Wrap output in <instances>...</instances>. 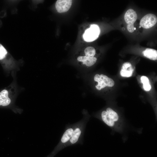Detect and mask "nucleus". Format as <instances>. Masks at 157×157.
Listing matches in <instances>:
<instances>
[{"label":"nucleus","mask_w":157,"mask_h":157,"mask_svg":"<svg viewBox=\"0 0 157 157\" xmlns=\"http://www.w3.org/2000/svg\"><path fill=\"white\" fill-rule=\"evenodd\" d=\"M74 130L72 128H68L64 133L61 139L62 143H65L69 140L72 137Z\"/></svg>","instance_id":"11"},{"label":"nucleus","mask_w":157,"mask_h":157,"mask_svg":"<svg viewBox=\"0 0 157 157\" xmlns=\"http://www.w3.org/2000/svg\"><path fill=\"white\" fill-rule=\"evenodd\" d=\"M94 80L98 83L95 85V87L99 90L107 86L112 87L115 84L114 81L112 78L103 74L100 75L98 74H96L94 77Z\"/></svg>","instance_id":"3"},{"label":"nucleus","mask_w":157,"mask_h":157,"mask_svg":"<svg viewBox=\"0 0 157 157\" xmlns=\"http://www.w3.org/2000/svg\"><path fill=\"white\" fill-rule=\"evenodd\" d=\"M7 53V51L4 47L0 44V60L3 59Z\"/></svg>","instance_id":"14"},{"label":"nucleus","mask_w":157,"mask_h":157,"mask_svg":"<svg viewBox=\"0 0 157 157\" xmlns=\"http://www.w3.org/2000/svg\"><path fill=\"white\" fill-rule=\"evenodd\" d=\"M100 33V29L96 24L90 25V27L85 31L83 36L84 40L87 42H90L96 40Z\"/></svg>","instance_id":"4"},{"label":"nucleus","mask_w":157,"mask_h":157,"mask_svg":"<svg viewBox=\"0 0 157 157\" xmlns=\"http://www.w3.org/2000/svg\"><path fill=\"white\" fill-rule=\"evenodd\" d=\"M85 56H79L77 58V60L83 65L87 67H90L96 62L97 59L94 57L96 54L95 49L92 47H86L84 51Z\"/></svg>","instance_id":"2"},{"label":"nucleus","mask_w":157,"mask_h":157,"mask_svg":"<svg viewBox=\"0 0 157 157\" xmlns=\"http://www.w3.org/2000/svg\"><path fill=\"white\" fill-rule=\"evenodd\" d=\"M141 80L143 84V86L144 90L146 91L150 90L151 86L149 83L148 78L145 76H142L141 77Z\"/></svg>","instance_id":"13"},{"label":"nucleus","mask_w":157,"mask_h":157,"mask_svg":"<svg viewBox=\"0 0 157 157\" xmlns=\"http://www.w3.org/2000/svg\"><path fill=\"white\" fill-rule=\"evenodd\" d=\"M134 69L131 64L129 62L124 63L120 72V75L123 77H129L131 76Z\"/></svg>","instance_id":"8"},{"label":"nucleus","mask_w":157,"mask_h":157,"mask_svg":"<svg viewBox=\"0 0 157 157\" xmlns=\"http://www.w3.org/2000/svg\"><path fill=\"white\" fill-rule=\"evenodd\" d=\"M72 3L71 0H58L56 3V8L59 13H65L70 8Z\"/></svg>","instance_id":"7"},{"label":"nucleus","mask_w":157,"mask_h":157,"mask_svg":"<svg viewBox=\"0 0 157 157\" xmlns=\"http://www.w3.org/2000/svg\"><path fill=\"white\" fill-rule=\"evenodd\" d=\"M157 18L155 15L148 14L144 16L141 19L140 25L145 29H148L154 26L156 23Z\"/></svg>","instance_id":"6"},{"label":"nucleus","mask_w":157,"mask_h":157,"mask_svg":"<svg viewBox=\"0 0 157 157\" xmlns=\"http://www.w3.org/2000/svg\"><path fill=\"white\" fill-rule=\"evenodd\" d=\"M137 18V15L135 11L132 9L128 10L124 16V20L127 24V30L130 33L133 32L135 28L134 23Z\"/></svg>","instance_id":"5"},{"label":"nucleus","mask_w":157,"mask_h":157,"mask_svg":"<svg viewBox=\"0 0 157 157\" xmlns=\"http://www.w3.org/2000/svg\"><path fill=\"white\" fill-rule=\"evenodd\" d=\"M11 101L9 97L8 92L4 90L0 92V106H7L10 105Z\"/></svg>","instance_id":"9"},{"label":"nucleus","mask_w":157,"mask_h":157,"mask_svg":"<svg viewBox=\"0 0 157 157\" xmlns=\"http://www.w3.org/2000/svg\"><path fill=\"white\" fill-rule=\"evenodd\" d=\"M101 117L102 121L114 130L121 131L124 126V120H122L115 111L110 108L102 111Z\"/></svg>","instance_id":"1"},{"label":"nucleus","mask_w":157,"mask_h":157,"mask_svg":"<svg viewBox=\"0 0 157 157\" xmlns=\"http://www.w3.org/2000/svg\"><path fill=\"white\" fill-rule=\"evenodd\" d=\"M81 133V131L80 128H77L74 130L71 138L69 140L70 143L74 144L78 141Z\"/></svg>","instance_id":"12"},{"label":"nucleus","mask_w":157,"mask_h":157,"mask_svg":"<svg viewBox=\"0 0 157 157\" xmlns=\"http://www.w3.org/2000/svg\"><path fill=\"white\" fill-rule=\"evenodd\" d=\"M143 55L145 57L152 60L157 59V51L156 50L147 48L142 52Z\"/></svg>","instance_id":"10"}]
</instances>
